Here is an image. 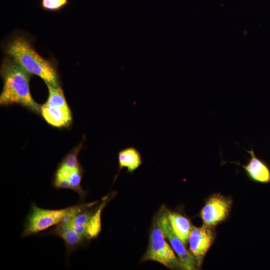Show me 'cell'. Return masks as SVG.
Here are the masks:
<instances>
[{
	"label": "cell",
	"mask_w": 270,
	"mask_h": 270,
	"mask_svg": "<svg viewBox=\"0 0 270 270\" xmlns=\"http://www.w3.org/2000/svg\"><path fill=\"white\" fill-rule=\"evenodd\" d=\"M42 234L56 236L64 240L66 246L68 260L72 252L82 247L88 242L64 220L52 226Z\"/></svg>",
	"instance_id": "obj_8"
},
{
	"label": "cell",
	"mask_w": 270,
	"mask_h": 270,
	"mask_svg": "<svg viewBox=\"0 0 270 270\" xmlns=\"http://www.w3.org/2000/svg\"><path fill=\"white\" fill-rule=\"evenodd\" d=\"M0 71L4 82L0 96V105L18 104L40 114L41 106L34 100L30 92L32 74L10 57L4 59Z\"/></svg>",
	"instance_id": "obj_1"
},
{
	"label": "cell",
	"mask_w": 270,
	"mask_h": 270,
	"mask_svg": "<svg viewBox=\"0 0 270 270\" xmlns=\"http://www.w3.org/2000/svg\"><path fill=\"white\" fill-rule=\"evenodd\" d=\"M160 224L165 237L170 242L174 250L177 254L180 267L185 270H194L196 268L195 260L185 248V245L174 233L170 226L166 212H162L159 214Z\"/></svg>",
	"instance_id": "obj_6"
},
{
	"label": "cell",
	"mask_w": 270,
	"mask_h": 270,
	"mask_svg": "<svg viewBox=\"0 0 270 270\" xmlns=\"http://www.w3.org/2000/svg\"><path fill=\"white\" fill-rule=\"evenodd\" d=\"M231 200L220 194L212 196L200 212L203 225L212 228L224 221L228 216Z\"/></svg>",
	"instance_id": "obj_5"
},
{
	"label": "cell",
	"mask_w": 270,
	"mask_h": 270,
	"mask_svg": "<svg viewBox=\"0 0 270 270\" xmlns=\"http://www.w3.org/2000/svg\"><path fill=\"white\" fill-rule=\"evenodd\" d=\"M166 212L174 233L184 245H186L188 242L192 228L190 222L180 214L168 211H166Z\"/></svg>",
	"instance_id": "obj_12"
},
{
	"label": "cell",
	"mask_w": 270,
	"mask_h": 270,
	"mask_svg": "<svg viewBox=\"0 0 270 270\" xmlns=\"http://www.w3.org/2000/svg\"><path fill=\"white\" fill-rule=\"evenodd\" d=\"M46 84L48 88V96L44 105L52 107L68 106L64 92L60 86H54L48 83Z\"/></svg>",
	"instance_id": "obj_13"
},
{
	"label": "cell",
	"mask_w": 270,
	"mask_h": 270,
	"mask_svg": "<svg viewBox=\"0 0 270 270\" xmlns=\"http://www.w3.org/2000/svg\"><path fill=\"white\" fill-rule=\"evenodd\" d=\"M41 114L48 123L55 127L67 126L72 120V113L68 106L52 107L42 104Z\"/></svg>",
	"instance_id": "obj_10"
},
{
	"label": "cell",
	"mask_w": 270,
	"mask_h": 270,
	"mask_svg": "<svg viewBox=\"0 0 270 270\" xmlns=\"http://www.w3.org/2000/svg\"><path fill=\"white\" fill-rule=\"evenodd\" d=\"M6 54L30 74L40 76L54 86H60L59 78L54 63L45 59L34 48L30 41L23 36L12 38L4 48Z\"/></svg>",
	"instance_id": "obj_2"
},
{
	"label": "cell",
	"mask_w": 270,
	"mask_h": 270,
	"mask_svg": "<svg viewBox=\"0 0 270 270\" xmlns=\"http://www.w3.org/2000/svg\"><path fill=\"white\" fill-rule=\"evenodd\" d=\"M214 238V234L211 228L204 225L200 227L192 226L188 242L190 253L198 267L202 265Z\"/></svg>",
	"instance_id": "obj_7"
},
{
	"label": "cell",
	"mask_w": 270,
	"mask_h": 270,
	"mask_svg": "<svg viewBox=\"0 0 270 270\" xmlns=\"http://www.w3.org/2000/svg\"><path fill=\"white\" fill-rule=\"evenodd\" d=\"M99 202L80 204L59 210H47L32 203L24 220L22 238L36 234L56 225L66 217L96 204Z\"/></svg>",
	"instance_id": "obj_3"
},
{
	"label": "cell",
	"mask_w": 270,
	"mask_h": 270,
	"mask_svg": "<svg viewBox=\"0 0 270 270\" xmlns=\"http://www.w3.org/2000/svg\"><path fill=\"white\" fill-rule=\"evenodd\" d=\"M118 172L126 168L127 172L132 173L142 163L140 152L134 146H130L120 150L118 154Z\"/></svg>",
	"instance_id": "obj_11"
},
{
	"label": "cell",
	"mask_w": 270,
	"mask_h": 270,
	"mask_svg": "<svg viewBox=\"0 0 270 270\" xmlns=\"http://www.w3.org/2000/svg\"><path fill=\"white\" fill-rule=\"evenodd\" d=\"M166 238L160 224L158 216L152 223L148 246L142 260L155 261L170 268L180 267L179 260Z\"/></svg>",
	"instance_id": "obj_4"
},
{
	"label": "cell",
	"mask_w": 270,
	"mask_h": 270,
	"mask_svg": "<svg viewBox=\"0 0 270 270\" xmlns=\"http://www.w3.org/2000/svg\"><path fill=\"white\" fill-rule=\"evenodd\" d=\"M250 155L246 164L240 165L252 180L261 184L270 182V168L268 164L255 154L253 149L246 150Z\"/></svg>",
	"instance_id": "obj_9"
},
{
	"label": "cell",
	"mask_w": 270,
	"mask_h": 270,
	"mask_svg": "<svg viewBox=\"0 0 270 270\" xmlns=\"http://www.w3.org/2000/svg\"><path fill=\"white\" fill-rule=\"evenodd\" d=\"M70 4V0H40V6L46 12H58Z\"/></svg>",
	"instance_id": "obj_14"
},
{
	"label": "cell",
	"mask_w": 270,
	"mask_h": 270,
	"mask_svg": "<svg viewBox=\"0 0 270 270\" xmlns=\"http://www.w3.org/2000/svg\"><path fill=\"white\" fill-rule=\"evenodd\" d=\"M82 142L72 150L63 159L62 164L72 169L80 167L78 160V155L82 146Z\"/></svg>",
	"instance_id": "obj_15"
}]
</instances>
